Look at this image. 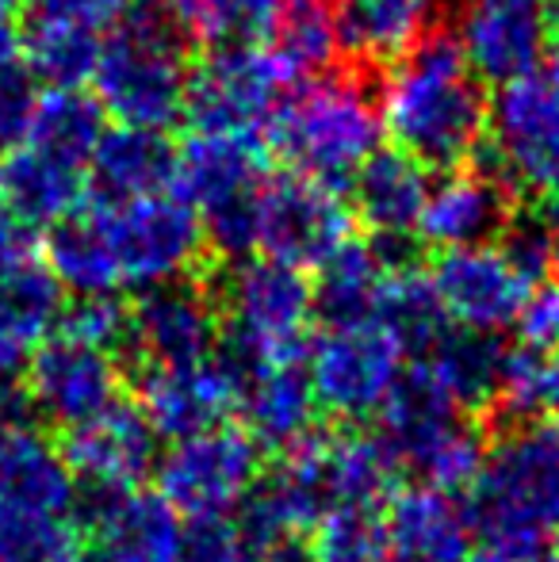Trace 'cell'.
<instances>
[{
	"instance_id": "44dd1931",
	"label": "cell",
	"mask_w": 559,
	"mask_h": 562,
	"mask_svg": "<svg viewBox=\"0 0 559 562\" xmlns=\"http://www.w3.org/2000/svg\"><path fill=\"white\" fill-rule=\"evenodd\" d=\"M510 226V200L502 180L491 172H448L445 180L429 184V200L422 207L418 234L422 241L445 249L491 245Z\"/></svg>"
},
{
	"instance_id": "277c9868",
	"label": "cell",
	"mask_w": 559,
	"mask_h": 562,
	"mask_svg": "<svg viewBox=\"0 0 559 562\" xmlns=\"http://www.w3.org/2000/svg\"><path fill=\"white\" fill-rule=\"evenodd\" d=\"M192 69L185 58V31L169 8L138 4L104 35L97 66V104L120 126L169 131L185 115Z\"/></svg>"
},
{
	"instance_id": "8d00e7d4",
	"label": "cell",
	"mask_w": 559,
	"mask_h": 562,
	"mask_svg": "<svg viewBox=\"0 0 559 562\" xmlns=\"http://www.w3.org/2000/svg\"><path fill=\"white\" fill-rule=\"evenodd\" d=\"M180 562H295V543H280L249 520V513L188 520Z\"/></svg>"
},
{
	"instance_id": "30bf717a",
	"label": "cell",
	"mask_w": 559,
	"mask_h": 562,
	"mask_svg": "<svg viewBox=\"0 0 559 562\" xmlns=\"http://www.w3.org/2000/svg\"><path fill=\"white\" fill-rule=\"evenodd\" d=\"M406 348L380 318L326 322L306 348V379L318 409L342 422L380 417L406 375Z\"/></svg>"
},
{
	"instance_id": "9a60e30c",
	"label": "cell",
	"mask_w": 559,
	"mask_h": 562,
	"mask_svg": "<svg viewBox=\"0 0 559 562\" xmlns=\"http://www.w3.org/2000/svg\"><path fill=\"white\" fill-rule=\"evenodd\" d=\"M288 89L280 69L272 66L265 46H234V50H211L192 69L188 81L185 115L200 134H249L257 138L269 123L280 92Z\"/></svg>"
},
{
	"instance_id": "d590c367",
	"label": "cell",
	"mask_w": 559,
	"mask_h": 562,
	"mask_svg": "<svg viewBox=\"0 0 559 562\" xmlns=\"http://www.w3.org/2000/svg\"><path fill=\"white\" fill-rule=\"evenodd\" d=\"M372 318H380L383 326L399 337V345H403L406 352H418V356L429 352V348L437 345V337L448 329L445 314H440V306H437V295H433V288H429V276L414 272V268H406V265L391 268Z\"/></svg>"
},
{
	"instance_id": "f1b7e54d",
	"label": "cell",
	"mask_w": 559,
	"mask_h": 562,
	"mask_svg": "<svg viewBox=\"0 0 559 562\" xmlns=\"http://www.w3.org/2000/svg\"><path fill=\"white\" fill-rule=\"evenodd\" d=\"M448 0H334L342 46L365 61H395L429 38Z\"/></svg>"
},
{
	"instance_id": "60d3db41",
	"label": "cell",
	"mask_w": 559,
	"mask_h": 562,
	"mask_svg": "<svg viewBox=\"0 0 559 562\" xmlns=\"http://www.w3.org/2000/svg\"><path fill=\"white\" fill-rule=\"evenodd\" d=\"M514 329L529 352H559V283H533L514 318Z\"/></svg>"
},
{
	"instance_id": "5b68a950",
	"label": "cell",
	"mask_w": 559,
	"mask_h": 562,
	"mask_svg": "<svg viewBox=\"0 0 559 562\" xmlns=\"http://www.w3.org/2000/svg\"><path fill=\"white\" fill-rule=\"evenodd\" d=\"M265 134L291 172L337 188L380 149L383 123L353 77H314L280 97Z\"/></svg>"
},
{
	"instance_id": "ac0fdd59",
	"label": "cell",
	"mask_w": 559,
	"mask_h": 562,
	"mask_svg": "<svg viewBox=\"0 0 559 562\" xmlns=\"http://www.w3.org/2000/svg\"><path fill=\"white\" fill-rule=\"evenodd\" d=\"M27 398L38 417L69 432L120 402V363L108 348L54 329L27 363Z\"/></svg>"
},
{
	"instance_id": "cb8c5ba5",
	"label": "cell",
	"mask_w": 559,
	"mask_h": 562,
	"mask_svg": "<svg viewBox=\"0 0 559 562\" xmlns=\"http://www.w3.org/2000/svg\"><path fill=\"white\" fill-rule=\"evenodd\" d=\"M185 517L157 490H127L97 505L100 562H180Z\"/></svg>"
},
{
	"instance_id": "8fae6325",
	"label": "cell",
	"mask_w": 559,
	"mask_h": 562,
	"mask_svg": "<svg viewBox=\"0 0 559 562\" xmlns=\"http://www.w3.org/2000/svg\"><path fill=\"white\" fill-rule=\"evenodd\" d=\"M261 490V445L238 425L172 440L157 456V494L188 520L234 517Z\"/></svg>"
},
{
	"instance_id": "f546056e",
	"label": "cell",
	"mask_w": 559,
	"mask_h": 562,
	"mask_svg": "<svg viewBox=\"0 0 559 562\" xmlns=\"http://www.w3.org/2000/svg\"><path fill=\"white\" fill-rule=\"evenodd\" d=\"M502 363H506V348L491 334H471V329H452L437 337L429 352H422L418 368L463 414L491 406L499 398L502 386Z\"/></svg>"
},
{
	"instance_id": "d4e9b609",
	"label": "cell",
	"mask_w": 559,
	"mask_h": 562,
	"mask_svg": "<svg viewBox=\"0 0 559 562\" xmlns=\"http://www.w3.org/2000/svg\"><path fill=\"white\" fill-rule=\"evenodd\" d=\"M62 322V288L43 257L27 252L0 283V383L27 371Z\"/></svg>"
},
{
	"instance_id": "4dcf8cb0",
	"label": "cell",
	"mask_w": 559,
	"mask_h": 562,
	"mask_svg": "<svg viewBox=\"0 0 559 562\" xmlns=\"http://www.w3.org/2000/svg\"><path fill=\"white\" fill-rule=\"evenodd\" d=\"M403 265L399 245H365L345 241L329 260L318 265L314 283V306L326 322H357L372 318L383 295L391 268Z\"/></svg>"
},
{
	"instance_id": "681fc988",
	"label": "cell",
	"mask_w": 559,
	"mask_h": 562,
	"mask_svg": "<svg viewBox=\"0 0 559 562\" xmlns=\"http://www.w3.org/2000/svg\"><path fill=\"white\" fill-rule=\"evenodd\" d=\"M540 562H559V555L556 559H540Z\"/></svg>"
},
{
	"instance_id": "f6af8a7d",
	"label": "cell",
	"mask_w": 559,
	"mask_h": 562,
	"mask_svg": "<svg viewBox=\"0 0 559 562\" xmlns=\"http://www.w3.org/2000/svg\"><path fill=\"white\" fill-rule=\"evenodd\" d=\"M27 245H23V234H20V223L12 215H0V283L8 280L15 265L27 257Z\"/></svg>"
},
{
	"instance_id": "7dc6e473",
	"label": "cell",
	"mask_w": 559,
	"mask_h": 562,
	"mask_svg": "<svg viewBox=\"0 0 559 562\" xmlns=\"http://www.w3.org/2000/svg\"><path fill=\"white\" fill-rule=\"evenodd\" d=\"M548 237H552V268L559 272V211H556V223L548 226Z\"/></svg>"
},
{
	"instance_id": "4fadbf2b",
	"label": "cell",
	"mask_w": 559,
	"mask_h": 562,
	"mask_svg": "<svg viewBox=\"0 0 559 562\" xmlns=\"http://www.w3.org/2000/svg\"><path fill=\"white\" fill-rule=\"evenodd\" d=\"M487 134L510 184L559 200V81L548 69L502 85Z\"/></svg>"
},
{
	"instance_id": "f35d334b",
	"label": "cell",
	"mask_w": 559,
	"mask_h": 562,
	"mask_svg": "<svg viewBox=\"0 0 559 562\" xmlns=\"http://www.w3.org/2000/svg\"><path fill=\"white\" fill-rule=\"evenodd\" d=\"M0 562H81V532L74 517L27 520L0 536Z\"/></svg>"
},
{
	"instance_id": "836d02e7",
	"label": "cell",
	"mask_w": 559,
	"mask_h": 562,
	"mask_svg": "<svg viewBox=\"0 0 559 562\" xmlns=\"http://www.w3.org/2000/svg\"><path fill=\"white\" fill-rule=\"evenodd\" d=\"M104 31L89 23L62 20V15H38L23 31V69L27 77L43 81V89H81L97 77Z\"/></svg>"
},
{
	"instance_id": "7402d4cb",
	"label": "cell",
	"mask_w": 559,
	"mask_h": 562,
	"mask_svg": "<svg viewBox=\"0 0 559 562\" xmlns=\"http://www.w3.org/2000/svg\"><path fill=\"white\" fill-rule=\"evenodd\" d=\"M383 532L391 562H460L471 551L468 509L456 502V494L425 482L391 494Z\"/></svg>"
},
{
	"instance_id": "d6986e66",
	"label": "cell",
	"mask_w": 559,
	"mask_h": 562,
	"mask_svg": "<svg viewBox=\"0 0 559 562\" xmlns=\"http://www.w3.org/2000/svg\"><path fill=\"white\" fill-rule=\"evenodd\" d=\"M62 456L77 486H89L100 497L127 494L157 467V432L138 406L115 402L104 414L69 429Z\"/></svg>"
},
{
	"instance_id": "e0dca14e",
	"label": "cell",
	"mask_w": 559,
	"mask_h": 562,
	"mask_svg": "<svg viewBox=\"0 0 559 562\" xmlns=\"http://www.w3.org/2000/svg\"><path fill=\"white\" fill-rule=\"evenodd\" d=\"M246 368L231 356H203V360L146 368L138 386V409L154 425L157 437L185 440L203 429L226 425L242 402Z\"/></svg>"
},
{
	"instance_id": "ab89813d",
	"label": "cell",
	"mask_w": 559,
	"mask_h": 562,
	"mask_svg": "<svg viewBox=\"0 0 559 562\" xmlns=\"http://www.w3.org/2000/svg\"><path fill=\"white\" fill-rule=\"evenodd\" d=\"M58 329L77 340H89V345L115 352L120 345H127L131 311L115 295H89V299H77L74 311L62 314Z\"/></svg>"
},
{
	"instance_id": "3957f363",
	"label": "cell",
	"mask_w": 559,
	"mask_h": 562,
	"mask_svg": "<svg viewBox=\"0 0 559 562\" xmlns=\"http://www.w3.org/2000/svg\"><path fill=\"white\" fill-rule=\"evenodd\" d=\"M471 532L510 559H537L559 536V437L525 425L483 451L468 486Z\"/></svg>"
},
{
	"instance_id": "6da1fadb",
	"label": "cell",
	"mask_w": 559,
	"mask_h": 562,
	"mask_svg": "<svg viewBox=\"0 0 559 562\" xmlns=\"http://www.w3.org/2000/svg\"><path fill=\"white\" fill-rule=\"evenodd\" d=\"M380 123L395 149L425 169H456L479 149L491 126L483 77L456 38L429 35L391 61L380 89Z\"/></svg>"
},
{
	"instance_id": "e575fe53",
	"label": "cell",
	"mask_w": 559,
	"mask_h": 562,
	"mask_svg": "<svg viewBox=\"0 0 559 562\" xmlns=\"http://www.w3.org/2000/svg\"><path fill=\"white\" fill-rule=\"evenodd\" d=\"M283 0H169V12L185 35L211 50L261 46L272 35Z\"/></svg>"
},
{
	"instance_id": "52a82bcc",
	"label": "cell",
	"mask_w": 559,
	"mask_h": 562,
	"mask_svg": "<svg viewBox=\"0 0 559 562\" xmlns=\"http://www.w3.org/2000/svg\"><path fill=\"white\" fill-rule=\"evenodd\" d=\"M265 188V149L249 134H200L177 149L172 192L195 211L203 237L226 257L254 252V218Z\"/></svg>"
},
{
	"instance_id": "ba28073f",
	"label": "cell",
	"mask_w": 559,
	"mask_h": 562,
	"mask_svg": "<svg viewBox=\"0 0 559 562\" xmlns=\"http://www.w3.org/2000/svg\"><path fill=\"white\" fill-rule=\"evenodd\" d=\"M380 440L399 467L418 471L425 486L460 494L476 482L483 463V440L468 414L414 363L380 409Z\"/></svg>"
},
{
	"instance_id": "b9f144b4",
	"label": "cell",
	"mask_w": 559,
	"mask_h": 562,
	"mask_svg": "<svg viewBox=\"0 0 559 562\" xmlns=\"http://www.w3.org/2000/svg\"><path fill=\"white\" fill-rule=\"evenodd\" d=\"M38 15H62V20L89 23V27H115L127 12V0H31Z\"/></svg>"
},
{
	"instance_id": "7c38bea8",
	"label": "cell",
	"mask_w": 559,
	"mask_h": 562,
	"mask_svg": "<svg viewBox=\"0 0 559 562\" xmlns=\"http://www.w3.org/2000/svg\"><path fill=\"white\" fill-rule=\"evenodd\" d=\"M345 241H353V211L337 188L311 177L265 180L254 218V249L291 268H318Z\"/></svg>"
},
{
	"instance_id": "1f68e13d",
	"label": "cell",
	"mask_w": 559,
	"mask_h": 562,
	"mask_svg": "<svg viewBox=\"0 0 559 562\" xmlns=\"http://www.w3.org/2000/svg\"><path fill=\"white\" fill-rule=\"evenodd\" d=\"M272 66L280 69L283 85H303L314 77H326L342 50L334 0H283L272 35L265 38Z\"/></svg>"
},
{
	"instance_id": "5bb4252c",
	"label": "cell",
	"mask_w": 559,
	"mask_h": 562,
	"mask_svg": "<svg viewBox=\"0 0 559 562\" xmlns=\"http://www.w3.org/2000/svg\"><path fill=\"white\" fill-rule=\"evenodd\" d=\"M425 276H429V288L448 326L491 337L514 326L525 295L537 283L494 241L445 249Z\"/></svg>"
},
{
	"instance_id": "ee69618b",
	"label": "cell",
	"mask_w": 559,
	"mask_h": 562,
	"mask_svg": "<svg viewBox=\"0 0 559 562\" xmlns=\"http://www.w3.org/2000/svg\"><path fill=\"white\" fill-rule=\"evenodd\" d=\"M533 414H545L548 429L559 437V352L540 360V386H537V409Z\"/></svg>"
},
{
	"instance_id": "d6a6232c",
	"label": "cell",
	"mask_w": 559,
	"mask_h": 562,
	"mask_svg": "<svg viewBox=\"0 0 559 562\" xmlns=\"http://www.w3.org/2000/svg\"><path fill=\"white\" fill-rule=\"evenodd\" d=\"M104 123V108L85 89H43L35 92L27 131H23L20 142L89 172L92 154H97L100 138L108 131Z\"/></svg>"
},
{
	"instance_id": "ffe728a7",
	"label": "cell",
	"mask_w": 559,
	"mask_h": 562,
	"mask_svg": "<svg viewBox=\"0 0 559 562\" xmlns=\"http://www.w3.org/2000/svg\"><path fill=\"white\" fill-rule=\"evenodd\" d=\"M215 340H219L215 303L185 280L142 291L138 306L131 311L127 345L146 360V368L203 360V356L215 352Z\"/></svg>"
},
{
	"instance_id": "74e56055",
	"label": "cell",
	"mask_w": 559,
	"mask_h": 562,
	"mask_svg": "<svg viewBox=\"0 0 559 562\" xmlns=\"http://www.w3.org/2000/svg\"><path fill=\"white\" fill-rule=\"evenodd\" d=\"M306 562H391L383 517L365 509L329 513L311 528Z\"/></svg>"
},
{
	"instance_id": "8992f818",
	"label": "cell",
	"mask_w": 559,
	"mask_h": 562,
	"mask_svg": "<svg viewBox=\"0 0 559 562\" xmlns=\"http://www.w3.org/2000/svg\"><path fill=\"white\" fill-rule=\"evenodd\" d=\"M226 334H231L234 360L246 371L299 363L311 348L314 326V288L303 268L280 265L269 257H249L226 272L223 295Z\"/></svg>"
},
{
	"instance_id": "4316f807",
	"label": "cell",
	"mask_w": 559,
	"mask_h": 562,
	"mask_svg": "<svg viewBox=\"0 0 559 562\" xmlns=\"http://www.w3.org/2000/svg\"><path fill=\"white\" fill-rule=\"evenodd\" d=\"M242 417L246 432L261 448H283L311 437L318 402H314L311 379L299 363H280V368H254L242 379Z\"/></svg>"
},
{
	"instance_id": "83f0119b",
	"label": "cell",
	"mask_w": 559,
	"mask_h": 562,
	"mask_svg": "<svg viewBox=\"0 0 559 562\" xmlns=\"http://www.w3.org/2000/svg\"><path fill=\"white\" fill-rule=\"evenodd\" d=\"M89 172L97 184V200H138V195L172 192L177 149L169 146L165 131L115 123L100 138Z\"/></svg>"
},
{
	"instance_id": "484cf974",
	"label": "cell",
	"mask_w": 559,
	"mask_h": 562,
	"mask_svg": "<svg viewBox=\"0 0 559 562\" xmlns=\"http://www.w3.org/2000/svg\"><path fill=\"white\" fill-rule=\"evenodd\" d=\"M429 200V172L403 149H376L353 177V215L365 218L383 241H403L418 229Z\"/></svg>"
},
{
	"instance_id": "7bdbcfd3",
	"label": "cell",
	"mask_w": 559,
	"mask_h": 562,
	"mask_svg": "<svg viewBox=\"0 0 559 562\" xmlns=\"http://www.w3.org/2000/svg\"><path fill=\"white\" fill-rule=\"evenodd\" d=\"M15 81H27L23 69V35L12 27V20H0V89Z\"/></svg>"
},
{
	"instance_id": "7a4b0ae2",
	"label": "cell",
	"mask_w": 559,
	"mask_h": 562,
	"mask_svg": "<svg viewBox=\"0 0 559 562\" xmlns=\"http://www.w3.org/2000/svg\"><path fill=\"white\" fill-rule=\"evenodd\" d=\"M399 463L380 437L368 432H334L306 437L283 451L269 486L254 494L246 513L257 528L280 543H295L329 513H380L395 494Z\"/></svg>"
},
{
	"instance_id": "bcb514c9",
	"label": "cell",
	"mask_w": 559,
	"mask_h": 562,
	"mask_svg": "<svg viewBox=\"0 0 559 562\" xmlns=\"http://www.w3.org/2000/svg\"><path fill=\"white\" fill-rule=\"evenodd\" d=\"M460 562H517V559H510V555H499V551H491V548H483V551H468Z\"/></svg>"
},
{
	"instance_id": "9c48e42d",
	"label": "cell",
	"mask_w": 559,
	"mask_h": 562,
	"mask_svg": "<svg viewBox=\"0 0 559 562\" xmlns=\"http://www.w3.org/2000/svg\"><path fill=\"white\" fill-rule=\"evenodd\" d=\"M100 237L112 260L115 283L154 291L180 283L195 268L203 249V226L177 192L138 195V200H92Z\"/></svg>"
},
{
	"instance_id": "2e32d148",
	"label": "cell",
	"mask_w": 559,
	"mask_h": 562,
	"mask_svg": "<svg viewBox=\"0 0 559 562\" xmlns=\"http://www.w3.org/2000/svg\"><path fill=\"white\" fill-rule=\"evenodd\" d=\"M556 35V0H456V46L483 81L540 69Z\"/></svg>"
},
{
	"instance_id": "603a6c76",
	"label": "cell",
	"mask_w": 559,
	"mask_h": 562,
	"mask_svg": "<svg viewBox=\"0 0 559 562\" xmlns=\"http://www.w3.org/2000/svg\"><path fill=\"white\" fill-rule=\"evenodd\" d=\"M0 200L20 226H58L89 200V172L15 142L0 157Z\"/></svg>"
},
{
	"instance_id": "c3c4849f",
	"label": "cell",
	"mask_w": 559,
	"mask_h": 562,
	"mask_svg": "<svg viewBox=\"0 0 559 562\" xmlns=\"http://www.w3.org/2000/svg\"><path fill=\"white\" fill-rule=\"evenodd\" d=\"M20 4H23V0H0V20H12V12Z\"/></svg>"
}]
</instances>
